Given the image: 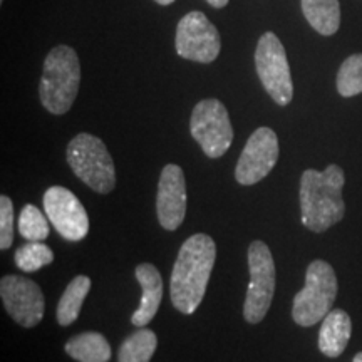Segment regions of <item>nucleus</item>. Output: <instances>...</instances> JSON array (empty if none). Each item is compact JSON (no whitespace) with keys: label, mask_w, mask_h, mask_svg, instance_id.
Wrapping results in <instances>:
<instances>
[{"label":"nucleus","mask_w":362,"mask_h":362,"mask_svg":"<svg viewBox=\"0 0 362 362\" xmlns=\"http://www.w3.org/2000/svg\"><path fill=\"white\" fill-rule=\"evenodd\" d=\"M158 337L151 329L139 327L121 344L117 362H149L155 356Z\"/></svg>","instance_id":"19"},{"label":"nucleus","mask_w":362,"mask_h":362,"mask_svg":"<svg viewBox=\"0 0 362 362\" xmlns=\"http://www.w3.org/2000/svg\"><path fill=\"white\" fill-rule=\"evenodd\" d=\"M0 297L7 314L22 327H34L42 320L44 293L34 280L21 275H6L0 280Z\"/></svg>","instance_id":"11"},{"label":"nucleus","mask_w":362,"mask_h":362,"mask_svg":"<svg viewBox=\"0 0 362 362\" xmlns=\"http://www.w3.org/2000/svg\"><path fill=\"white\" fill-rule=\"evenodd\" d=\"M193 139L208 158L223 156L233 141V128L228 111L218 99H203L194 106L189 119Z\"/></svg>","instance_id":"8"},{"label":"nucleus","mask_w":362,"mask_h":362,"mask_svg":"<svg viewBox=\"0 0 362 362\" xmlns=\"http://www.w3.org/2000/svg\"><path fill=\"white\" fill-rule=\"evenodd\" d=\"M352 362H362V352H357V354L354 356V359H352Z\"/></svg>","instance_id":"26"},{"label":"nucleus","mask_w":362,"mask_h":362,"mask_svg":"<svg viewBox=\"0 0 362 362\" xmlns=\"http://www.w3.org/2000/svg\"><path fill=\"white\" fill-rule=\"evenodd\" d=\"M13 242V205L7 194L0 197V248L7 250Z\"/></svg>","instance_id":"23"},{"label":"nucleus","mask_w":362,"mask_h":362,"mask_svg":"<svg viewBox=\"0 0 362 362\" xmlns=\"http://www.w3.org/2000/svg\"><path fill=\"white\" fill-rule=\"evenodd\" d=\"M250 284L247 288L243 317L248 324H259L265 319L275 293V262L270 248L260 240L248 247Z\"/></svg>","instance_id":"6"},{"label":"nucleus","mask_w":362,"mask_h":362,"mask_svg":"<svg viewBox=\"0 0 362 362\" xmlns=\"http://www.w3.org/2000/svg\"><path fill=\"white\" fill-rule=\"evenodd\" d=\"M66 352L78 362H110L111 346L99 332H83L66 342Z\"/></svg>","instance_id":"16"},{"label":"nucleus","mask_w":362,"mask_h":362,"mask_svg":"<svg viewBox=\"0 0 362 362\" xmlns=\"http://www.w3.org/2000/svg\"><path fill=\"white\" fill-rule=\"evenodd\" d=\"M337 297V277L332 265L324 260H314L307 267L305 285L293 297L292 319L300 327H312L322 322L332 310Z\"/></svg>","instance_id":"4"},{"label":"nucleus","mask_w":362,"mask_h":362,"mask_svg":"<svg viewBox=\"0 0 362 362\" xmlns=\"http://www.w3.org/2000/svg\"><path fill=\"white\" fill-rule=\"evenodd\" d=\"M302 12L320 35L336 34L341 25L339 0H302Z\"/></svg>","instance_id":"17"},{"label":"nucleus","mask_w":362,"mask_h":362,"mask_svg":"<svg viewBox=\"0 0 362 362\" xmlns=\"http://www.w3.org/2000/svg\"><path fill=\"white\" fill-rule=\"evenodd\" d=\"M352 320L342 309H332L324 317L319 330V351L327 357H339L351 341Z\"/></svg>","instance_id":"15"},{"label":"nucleus","mask_w":362,"mask_h":362,"mask_svg":"<svg viewBox=\"0 0 362 362\" xmlns=\"http://www.w3.org/2000/svg\"><path fill=\"white\" fill-rule=\"evenodd\" d=\"M176 52L188 61L210 64L218 57L221 39L216 27L203 12H188L176 27Z\"/></svg>","instance_id":"9"},{"label":"nucleus","mask_w":362,"mask_h":362,"mask_svg":"<svg viewBox=\"0 0 362 362\" xmlns=\"http://www.w3.org/2000/svg\"><path fill=\"white\" fill-rule=\"evenodd\" d=\"M156 214L160 225L168 232H175L187 215V181L178 165H166L158 181Z\"/></svg>","instance_id":"13"},{"label":"nucleus","mask_w":362,"mask_h":362,"mask_svg":"<svg viewBox=\"0 0 362 362\" xmlns=\"http://www.w3.org/2000/svg\"><path fill=\"white\" fill-rule=\"evenodd\" d=\"M156 4H160V6H170V4H173L175 0H155Z\"/></svg>","instance_id":"25"},{"label":"nucleus","mask_w":362,"mask_h":362,"mask_svg":"<svg viewBox=\"0 0 362 362\" xmlns=\"http://www.w3.org/2000/svg\"><path fill=\"white\" fill-rule=\"evenodd\" d=\"M279 160V138L274 129L259 128L253 131L238 158L235 178L240 185L259 183L274 170Z\"/></svg>","instance_id":"12"},{"label":"nucleus","mask_w":362,"mask_h":362,"mask_svg":"<svg viewBox=\"0 0 362 362\" xmlns=\"http://www.w3.org/2000/svg\"><path fill=\"white\" fill-rule=\"evenodd\" d=\"M216 259V245L206 233L192 235L180 248L170 282L171 302L181 314H193L205 297Z\"/></svg>","instance_id":"1"},{"label":"nucleus","mask_w":362,"mask_h":362,"mask_svg":"<svg viewBox=\"0 0 362 362\" xmlns=\"http://www.w3.org/2000/svg\"><path fill=\"white\" fill-rule=\"evenodd\" d=\"M90 291V279L86 275H78L67 285L64 293L57 305V322L61 325L74 324L78 320L81 307H83L86 297Z\"/></svg>","instance_id":"18"},{"label":"nucleus","mask_w":362,"mask_h":362,"mask_svg":"<svg viewBox=\"0 0 362 362\" xmlns=\"http://www.w3.org/2000/svg\"><path fill=\"white\" fill-rule=\"evenodd\" d=\"M17 226H19L21 237L29 240V242H44L51 233L47 218L34 205H25L22 208Z\"/></svg>","instance_id":"22"},{"label":"nucleus","mask_w":362,"mask_h":362,"mask_svg":"<svg viewBox=\"0 0 362 362\" xmlns=\"http://www.w3.org/2000/svg\"><path fill=\"white\" fill-rule=\"evenodd\" d=\"M255 69L269 96L279 106H287L293 98V84L284 44L274 33H265L255 49Z\"/></svg>","instance_id":"7"},{"label":"nucleus","mask_w":362,"mask_h":362,"mask_svg":"<svg viewBox=\"0 0 362 362\" xmlns=\"http://www.w3.org/2000/svg\"><path fill=\"white\" fill-rule=\"evenodd\" d=\"M44 210L54 228L67 242H81L89 232L88 211L79 198L64 187H51L44 193Z\"/></svg>","instance_id":"10"},{"label":"nucleus","mask_w":362,"mask_h":362,"mask_svg":"<svg viewBox=\"0 0 362 362\" xmlns=\"http://www.w3.org/2000/svg\"><path fill=\"white\" fill-rule=\"evenodd\" d=\"M206 2L215 8H223L228 4V0H206Z\"/></svg>","instance_id":"24"},{"label":"nucleus","mask_w":362,"mask_h":362,"mask_svg":"<svg viewBox=\"0 0 362 362\" xmlns=\"http://www.w3.org/2000/svg\"><path fill=\"white\" fill-rule=\"evenodd\" d=\"M81 84L78 54L69 45H57L44 61L39 98L51 115H66L76 101Z\"/></svg>","instance_id":"3"},{"label":"nucleus","mask_w":362,"mask_h":362,"mask_svg":"<svg viewBox=\"0 0 362 362\" xmlns=\"http://www.w3.org/2000/svg\"><path fill=\"white\" fill-rule=\"evenodd\" d=\"M136 279L141 285L143 297L138 310L131 315V324L136 327H144L155 319L163 298V279L160 270L151 264H141L136 267Z\"/></svg>","instance_id":"14"},{"label":"nucleus","mask_w":362,"mask_h":362,"mask_svg":"<svg viewBox=\"0 0 362 362\" xmlns=\"http://www.w3.org/2000/svg\"><path fill=\"white\" fill-rule=\"evenodd\" d=\"M71 170L94 192L106 194L115 189V161L106 144L96 136L81 133L69 143L66 153Z\"/></svg>","instance_id":"5"},{"label":"nucleus","mask_w":362,"mask_h":362,"mask_svg":"<svg viewBox=\"0 0 362 362\" xmlns=\"http://www.w3.org/2000/svg\"><path fill=\"white\" fill-rule=\"evenodd\" d=\"M346 176L337 165H329L324 171L305 170L300 178L302 225L310 232L322 233L339 223L346 215L342 198Z\"/></svg>","instance_id":"2"},{"label":"nucleus","mask_w":362,"mask_h":362,"mask_svg":"<svg viewBox=\"0 0 362 362\" xmlns=\"http://www.w3.org/2000/svg\"><path fill=\"white\" fill-rule=\"evenodd\" d=\"M337 90L342 98L362 93V54H352L339 67Z\"/></svg>","instance_id":"20"},{"label":"nucleus","mask_w":362,"mask_h":362,"mask_svg":"<svg viewBox=\"0 0 362 362\" xmlns=\"http://www.w3.org/2000/svg\"><path fill=\"white\" fill-rule=\"evenodd\" d=\"M52 262L54 252L42 242H29L16 250V265L27 274L37 272Z\"/></svg>","instance_id":"21"}]
</instances>
